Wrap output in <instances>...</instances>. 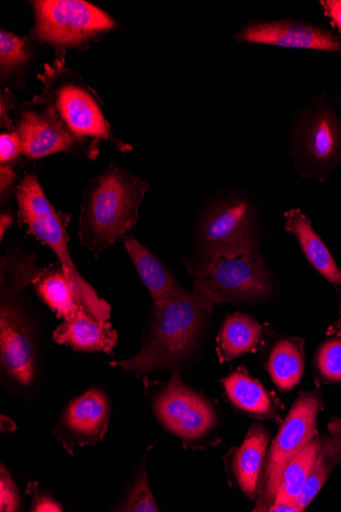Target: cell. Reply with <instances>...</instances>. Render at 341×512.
<instances>
[{
	"instance_id": "obj_26",
	"label": "cell",
	"mask_w": 341,
	"mask_h": 512,
	"mask_svg": "<svg viewBox=\"0 0 341 512\" xmlns=\"http://www.w3.org/2000/svg\"><path fill=\"white\" fill-rule=\"evenodd\" d=\"M30 58L27 38L23 39L6 30L0 31V73L3 79L21 71Z\"/></svg>"
},
{
	"instance_id": "obj_6",
	"label": "cell",
	"mask_w": 341,
	"mask_h": 512,
	"mask_svg": "<svg viewBox=\"0 0 341 512\" xmlns=\"http://www.w3.org/2000/svg\"><path fill=\"white\" fill-rule=\"evenodd\" d=\"M44 84L41 96L29 106L52 112L77 138L109 139L122 152L131 150L112 132L96 93L83 80L64 65H45L44 74L38 75Z\"/></svg>"
},
{
	"instance_id": "obj_33",
	"label": "cell",
	"mask_w": 341,
	"mask_h": 512,
	"mask_svg": "<svg viewBox=\"0 0 341 512\" xmlns=\"http://www.w3.org/2000/svg\"><path fill=\"white\" fill-rule=\"evenodd\" d=\"M17 174L11 166H2L0 168V193L2 200L5 201L11 195L16 181Z\"/></svg>"
},
{
	"instance_id": "obj_35",
	"label": "cell",
	"mask_w": 341,
	"mask_h": 512,
	"mask_svg": "<svg viewBox=\"0 0 341 512\" xmlns=\"http://www.w3.org/2000/svg\"><path fill=\"white\" fill-rule=\"evenodd\" d=\"M14 219L10 214H3L0 217V236H2V241H4V237L8 229L13 225Z\"/></svg>"
},
{
	"instance_id": "obj_17",
	"label": "cell",
	"mask_w": 341,
	"mask_h": 512,
	"mask_svg": "<svg viewBox=\"0 0 341 512\" xmlns=\"http://www.w3.org/2000/svg\"><path fill=\"white\" fill-rule=\"evenodd\" d=\"M284 216V229L297 239L309 263L329 283L341 286V270L308 216L298 208L286 211Z\"/></svg>"
},
{
	"instance_id": "obj_34",
	"label": "cell",
	"mask_w": 341,
	"mask_h": 512,
	"mask_svg": "<svg viewBox=\"0 0 341 512\" xmlns=\"http://www.w3.org/2000/svg\"><path fill=\"white\" fill-rule=\"evenodd\" d=\"M325 16H327L334 27L341 34V0H322L320 2Z\"/></svg>"
},
{
	"instance_id": "obj_16",
	"label": "cell",
	"mask_w": 341,
	"mask_h": 512,
	"mask_svg": "<svg viewBox=\"0 0 341 512\" xmlns=\"http://www.w3.org/2000/svg\"><path fill=\"white\" fill-rule=\"evenodd\" d=\"M124 245L154 303L180 297L188 291L166 265L133 237H125Z\"/></svg>"
},
{
	"instance_id": "obj_23",
	"label": "cell",
	"mask_w": 341,
	"mask_h": 512,
	"mask_svg": "<svg viewBox=\"0 0 341 512\" xmlns=\"http://www.w3.org/2000/svg\"><path fill=\"white\" fill-rule=\"evenodd\" d=\"M232 404L248 413L273 417L275 414L269 394L256 379L249 375L245 366H240L222 380Z\"/></svg>"
},
{
	"instance_id": "obj_27",
	"label": "cell",
	"mask_w": 341,
	"mask_h": 512,
	"mask_svg": "<svg viewBox=\"0 0 341 512\" xmlns=\"http://www.w3.org/2000/svg\"><path fill=\"white\" fill-rule=\"evenodd\" d=\"M119 511L129 512H158L159 507L153 497L150 489L148 476L144 468V462H141V469L135 479L129 494L124 500Z\"/></svg>"
},
{
	"instance_id": "obj_19",
	"label": "cell",
	"mask_w": 341,
	"mask_h": 512,
	"mask_svg": "<svg viewBox=\"0 0 341 512\" xmlns=\"http://www.w3.org/2000/svg\"><path fill=\"white\" fill-rule=\"evenodd\" d=\"M261 323L247 313L228 315L217 337V354L221 363L229 362L248 353H255L262 343Z\"/></svg>"
},
{
	"instance_id": "obj_24",
	"label": "cell",
	"mask_w": 341,
	"mask_h": 512,
	"mask_svg": "<svg viewBox=\"0 0 341 512\" xmlns=\"http://www.w3.org/2000/svg\"><path fill=\"white\" fill-rule=\"evenodd\" d=\"M319 447V437H315L300 453L286 465L276 492L273 505H297L308 478L314 467Z\"/></svg>"
},
{
	"instance_id": "obj_29",
	"label": "cell",
	"mask_w": 341,
	"mask_h": 512,
	"mask_svg": "<svg viewBox=\"0 0 341 512\" xmlns=\"http://www.w3.org/2000/svg\"><path fill=\"white\" fill-rule=\"evenodd\" d=\"M0 509L3 512L18 511L20 508V495L9 471L2 465L0 472Z\"/></svg>"
},
{
	"instance_id": "obj_13",
	"label": "cell",
	"mask_w": 341,
	"mask_h": 512,
	"mask_svg": "<svg viewBox=\"0 0 341 512\" xmlns=\"http://www.w3.org/2000/svg\"><path fill=\"white\" fill-rule=\"evenodd\" d=\"M68 221V215L55 211L50 216L29 224L28 234L37 238L56 253L84 308L97 320L108 321L111 317V306L97 296L96 292L77 271L70 257L67 234Z\"/></svg>"
},
{
	"instance_id": "obj_5",
	"label": "cell",
	"mask_w": 341,
	"mask_h": 512,
	"mask_svg": "<svg viewBox=\"0 0 341 512\" xmlns=\"http://www.w3.org/2000/svg\"><path fill=\"white\" fill-rule=\"evenodd\" d=\"M193 291L214 305L264 303L274 297L275 277L261 250L247 256L203 261L184 259Z\"/></svg>"
},
{
	"instance_id": "obj_31",
	"label": "cell",
	"mask_w": 341,
	"mask_h": 512,
	"mask_svg": "<svg viewBox=\"0 0 341 512\" xmlns=\"http://www.w3.org/2000/svg\"><path fill=\"white\" fill-rule=\"evenodd\" d=\"M27 493L33 496V505L31 511L43 512V511H63L61 504L53 499L47 493L42 492L38 487L37 483L29 484Z\"/></svg>"
},
{
	"instance_id": "obj_22",
	"label": "cell",
	"mask_w": 341,
	"mask_h": 512,
	"mask_svg": "<svg viewBox=\"0 0 341 512\" xmlns=\"http://www.w3.org/2000/svg\"><path fill=\"white\" fill-rule=\"evenodd\" d=\"M34 288L41 300L63 320L70 318L79 308L84 307L62 265L44 269L35 282Z\"/></svg>"
},
{
	"instance_id": "obj_1",
	"label": "cell",
	"mask_w": 341,
	"mask_h": 512,
	"mask_svg": "<svg viewBox=\"0 0 341 512\" xmlns=\"http://www.w3.org/2000/svg\"><path fill=\"white\" fill-rule=\"evenodd\" d=\"M214 304L196 291L154 303L141 350L112 366L144 377L160 370H180L197 353L208 330Z\"/></svg>"
},
{
	"instance_id": "obj_2",
	"label": "cell",
	"mask_w": 341,
	"mask_h": 512,
	"mask_svg": "<svg viewBox=\"0 0 341 512\" xmlns=\"http://www.w3.org/2000/svg\"><path fill=\"white\" fill-rule=\"evenodd\" d=\"M150 185L116 166L95 177L85 191L79 220L81 244L100 255L137 222Z\"/></svg>"
},
{
	"instance_id": "obj_4",
	"label": "cell",
	"mask_w": 341,
	"mask_h": 512,
	"mask_svg": "<svg viewBox=\"0 0 341 512\" xmlns=\"http://www.w3.org/2000/svg\"><path fill=\"white\" fill-rule=\"evenodd\" d=\"M288 156L304 178L324 181L341 163V102L314 97L292 124Z\"/></svg>"
},
{
	"instance_id": "obj_28",
	"label": "cell",
	"mask_w": 341,
	"mask_h": 512,
	"mask_svg": "<svg viewBox=\"0 0 341 512\" xmlns=\"http://www.w3.org/2000/svg\"><path fill=\"white\" fill-rule=\"evenodd\" d=\"M316 366L324 379L341 383V338L330 339L320 347Z\"/></svg>"
},
{
	"instance_id": "obj_32",
	"label": "cell",
	"mask_w": 341,
	"mask_h": 512,
	"mask_svg": "<svg viewBox=\"0 0 341 512\" xmlns=\"http://www.w3.org/2000/svg\"><path fill=\"white\" fill-rule=\"evenodd\" d=\"M17 106V101L12 95L9 88L2 91V98H0V124L7 130L13 129V121L10 119L9 112Z\"/></svg>"
},
{
	"instance_id": "obj_25",
	"label": "cell",
	"mask_w": 341,
	"mask_h": 512,
	"mask_svg": "<svg viewBox=\"0 0 341 512\" xmlns=\"http://www.w3.org/2000/svg\"><path fill=\"white\" fill-rule=\"evenodd\" d=\"M16 197L19 204V215L28 226L32 222L50 216L56 209L45 197L37 177L27 174L18 186Z\"/></svg>"
},
{
	"instance_id": "obj_21",
	"label": "cell",
	"mask_w": 341,
	"mask_h": 512,
	"mask_svg": "<svg viewBox=\"0 0 341 512\" xmlns=\"http://www.w3.org/2000/svg\"><path fill=\"white\" fill-rule=\"evenodd\" d=\"M267 368L272 381L281 391L295 388L305 371L304 341L279 339L270 351Z\"/></svg>"
},
{
	"instance_id": "obj_15",
	"label": "cell",
	"mask_w": 341,
	"mask_h": 512,
	"mask_svg": "<svg viewBox=\"0 0 341 512\" xmlns=\"http://www.w3.org/2000/svg\"><path fill=\"white\" fill-rule=\"evenodd\" d=\"M60 345H66L76 351H102L114 356L118 342V333L109 321H100L81 307L70 318L64 320L53 334Z\"/></svg>"
},
{
	"instance_id": "obj_14",
	"label": "cell",
	"mask_w": 341,
	"mask_h": 512,
	"mask_svg": "<svg viewBox=\"0 0 341 512\" xmlns=\"http://www.w3.org/2000/svg\"><path fill=\"white\" fill-rule=\"evenodd\" d=\"M16 131L21 137L23 154L31 159L73 152L86 143L72 134L52 112L43 108L41 111L30 107L24 109Z\"/></svg>"
},
{
	"instance_id": "obj_10",
	"label": "cell",
	"mask_w": 341,
	"mask_h": 512,
	"mask_svg": "<svg viewBox=\"0 0 341 512\" xmlns=\"http://www.w3.org/2000/svg\"><path fill=\"white\" fill-rule=\"evenodd\" d=\"M233 38L240 43L341 56V37L320 25L297 19L252 21L236 32Z\"/></svg>"
},
{
	"instance_id": "obj_18",
	"label": "cell",
	"mask_w": 341,
	"mask_h": 512,
	"mask_svg": "<svg viewBox=\"0 0 341 512\" xmlns=\"http://www.w3.org/2000/svg\"><path fill=\"white\" fill-rule=\"evenodd\" d=\"M270 441V435L261 426L253 427L245 441L234 449L231 467L239 488L250 499L256 500L259 477Z\"/></svg>"
},
{
	"instance_id": "obj_36",
	"label": "cell",
	"mask_w": 341,
	"mask_h": 512,
	"mask_svg": "<svg viewBox=\"0 0 341 512\" xmlns=\"http://www.w3.org/2000/svg\"><path fill=\"white\" fill-rule=\"evenodd\" d=\"M327 335L328 336H334V335L341 336V305H340L339 318L334 324L331 325V327L329 328V330L327 332Z\"/></svg>"
},
{
	"instance_id": "obj_30",
	"label": "cell",
	"mask_w": 341,
	"mask_h": 512,
	"mask_svg": "<svg viewBox=\"0 0 341 512\" xmlns=\"http://www.w3.org/2000/svg\"><path fill=\"white\" fill-rule=\"evenodd\" d=\"M23 154V145L19 133L4 132L0 135V163L2 166H10Z\"/></svg>"
},
{
	"instance_id": "obj_3",
	"label": "cell",
	"mask_w": 341,
	"mask_h": 512,
	"mask_svg": "<svg viewBox=\"0 0 341 512\" xmlns=\"http://www.w3.org/2000/svg\"><path fill=\"white\" fill-rule=\"evenodd\" d=\"M262 223L252 194L234 190L214 199L193 230L194 257L203 261L247 256L261 250Z\"/></svg>"
},
{
	"instance_id": "obj_7",
	"label": "cell",
	"mask_w": 341,
	"mask_h": 512,
	"mask_svg": "<svg viewBox=\"0 0 341 512\" xmlns=\"http://www.w3.org/2000/svg\"><path fill=\"white\" fill-rule=\"evenodd\" d=\"M31 4L35 25L30 37L55 46V63L59 65H65L67 49L77 48L117 27L107 13L83 0H38Z\"/></svg>"
},
{
	"instance_id": "obj_20",
	"label": "cell",
	"mask_w": 341,
	"mask_h": 512,
	"mask_svg": "<svg viewBox=\"0 0 341 512\" xmlns=\"http://www.w3.org/2000/svg\"><path fill=\"white\" fill-rule=\"evenodd\" d=\"M339 464H341V418H333L328 424L327 432L319 437L314 467L302 495L297 501L301 512L317 496L332 470Z\"/></svg>"
},
{
	"instance_id": "obj_8",
	"label": "cell",
	"mask_w": 341,
	"mask_h": 512,
	"mask_svg": "<svg viewBox=\"0 0 341 512\" xmlns=\"http://www.w3.org/2000/svg\"><path fill=\"white\" fill-rule=\"evenodd\" d=\"M320 407L317 394L303 393L291 408L269 450L258 487L259 499L255 511L269 510L287 463L316 437Z\"/></svg>"
},
{
	"instance_id": "obj_12",
	"label": "cell",
	"mask_w": 341,
	"mask_h": 512,
	"mask_svg": "<svg viewBox=\"0 0 341 512\" xmlns=\"http://www.w3.org/2000/svg\"><path fill=\"white\" fill-rule=\"evenodd\" d=\"M111 405L103 391L92 389L68 405L55 430L63 447L73 454L78 446H95L108 432Z\"/></svg>"
},
{
	"instance_id": "obj_9",
	"label": "cell",
	"mask_w": 341,
	"mask_h": 512,
	"mask_svg": "<svg viewBox=\"0 0 341 512\" xmlns=\"http://www.w3.org/2000/svg\"><path fill=\"white\" fill-rule=\"evenodd\" d=\"M154 409L160 423L185 447L201 444L217 424L212 405L183 383L180 370H174L172 380L163 384L154 399Z\"/></svg>"
},
{
	"instance_id": "obj_11",
	"label": "cell",
	"mask_w": 341,
	"mask_h": 512,
	"mask_svg": "<svg viewBox=\"0 0 341 512\" xmlns=\"http://www.w3.org/2000/svg\"><path fill=\"white\" fill-rule=\"evenodd\" d=\"M17 295L18 292L2 290L0 360L8 378L28 388L35 377V348L30 325Z\"/></svg>"
}]
</instances>
